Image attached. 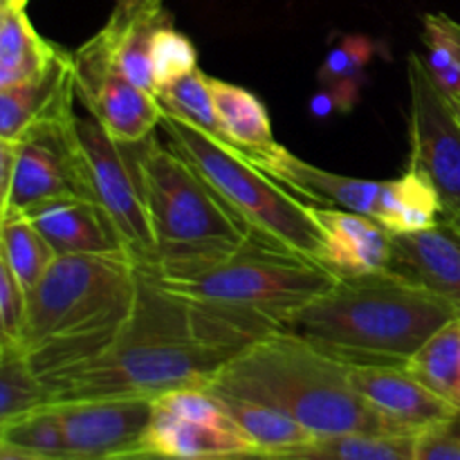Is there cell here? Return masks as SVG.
<instances>
[{
    "label": "cell",
    "instance_id": "6da1fadb",
    "mask_svg": "<svg viewBox=\"0 0 460 460\" xmlns=\"http://www.w3.org/2000/svg\"><path fill=\"white\" fill-rule=\"evenodd\" d=\"M139 270L135 305L115 340L94 358L40 380L52 404L79 400H155L184 386H209L216 373L272 332L196 304Z\"/></svg>",
    "mask_w": 460,
    "mask_h": 460
},
{
    "label": "cell",
    "instance_id": "7a4b0ae2",
    "mask_svg": "<svg viewBox=\"0 0 460 460\" xmlns=\"http://www.w3.org/2000/svg\"><path fill=\"white\" fill-rule=\"evenodd\" d=\"M456 317L452 305L389 270L340 279L296 310L283 331L350 367H407L411 355Z\"/></svg>",
    "mask_w": 460,
    "mask_h": 460
},
{
    "label": "cell",
    "instance_id": "3957f363",
    "mask_svg": "<svg viewBox=\"0 0 460 460\" xmlns=\"http://www.w3.org/2000/svg\"><path fill=\"white\" fill-rule=\"evenodd\" d=\"M139 270L128 256H57L30 292L18 346L40 377L102 353L128 319Z\"/></svg>",
    "mask_w": 460,
    "mask_h": 460
},
{
    "label": "cell",
    "instance_id": "277c9868",
    "mask_svg": "<svg viewBox=\"0 0 460 460\" xmlns=\"http://www.w3.org/2000/svg\"><path fill=\"white\" fill-rule=\"evenodd\" d=\"M209 389L268 404L314 436H395L350 382V364L304 337L272 331L229 359Z\"/></svg>",
    "mask_w": 460,
    "mask_h": 460
},
{
    "label": "cell",
    "instance_id": "5b68a950",
    "mask_svg": "<svg viewBox=\"0 0 460 460\" xmlns=\"http://www.w3.org/2000/svg\"><path fill=\"white\" fill-rule=\"evenodd\" d=\"M148 274L184 299L270 331H283L296 310L340 281L326 265L261 236H254L241 252L218 263L182 272Z\"/></svg>",
    "mask_w": 460,
    "mask_h": 460
},
{
    "label": "cell",
    "instance_id": "8992f818",
    "mask_svg": "<svg viewBox=\"0 0 460 460\" xmlns=\"http://www.w3.org/2000/svg\"><path fill=\"white\" fill-rule=\"evenodd\" d=\"M139 162L155 238V265L148 272H182L218 263L256 236L196 169L169 144L157 142L155 135L142 142Z\"/></svg>",
    "mask_w": 460,
    "mask_h": 460
},
{
    "label": "cell",
    "instance_id": "52a82bcc",
    "mask_svg": "<svg viewBox=\"0 0 460 460\" xmlns=\"http://www.w3.org/2000/svg\"><path fill=\"white\" fill-rule=\"evenodd\" d=\"M160 128L164 130L166 144L196 169L250 232L322 263V232L308 202L299 200L241 151L216 142L166 112Z\"/></svg>",
    "mask_w": 460,
    "mask_h": 460
},
{
    "label": "cell",
    "instance_id": "ba28073f",
    "mask_svg": "<svg viewBox=\"0 0 460 460\" xmlns=\"http://www.w3.org/2000/svg\"><path fill=\"white\" fill-rule=\"evenodd\" d=\"M76 142L84 157L90 200L102 207L137 268L155 265V238L142 180V142L108 135L93 117H76ZM146 142V139H144Z\"/></svg>",
    "mask_w": 460,
    "mask_h": 460
},
{
    "label": "cell",
    "instance_id": "9c48e42d",
    "mask_svg": "<svg viewBox=\"0 0 460 460\" xmlns=\"http://www.w3.org/2000/svg\"><path fill=\"white\" fill-rule=\"evenodd\" d=\"M16 144L12 187L0 200V218L27 216L61 198H90L84 157L76 142V115L30 130Z\"/></svg>",
    "mask_w": 460,
    "mask_h": 460
},
{
    "label": "cell",
    "instance_id": "30bf717a",
    "mask_svg": "<svg viewBox=\"0 0 460 460\" xmlns=\"http://www.w3.org/2000/svg\"><path fill=\"white\" fill-rule=\"evenodd\" d=\"M409 164L429 178L443 202L445 218L460 211V119L454 99L436 85L425 58L409 54Z\"/></svg>",
    "mask_w": 460,
    "mask_h": 460
},
{
    "label": "cell",
    "instance_id": "8fae6325",
    "mask_svg": "<svg viewBox=\"0 0 460 460\" xmlns=\"http://www.w3.org/2000/svg\"><path fill=\"white\" fill-rule=\"evenodd\" d=\"M72 58L76 102L84 103L108 135L126 144H139L155 135L164 117L160 99L126 79L112 61L102 31L75 49Z\"/></svg>",
    "mask_w": 460,
    "mask_h": 460
},
{
    "label": "cell",
    "instance_id": "7c38bea8",
    "mask_svg": "<svg viewBox=\"0 0 460 460\" xmlns=\"http://www.w3.org/2000/svg\"><path fill=\"white\" fill-rule=\"evenodd\" d=\"M66 436L67 460H111L142 449L153 400L112 398L54 404Z\"/></svg>",
    "mask_w": 460,
    "mask_h": 460
},
{
    "label": "cell",
    "instance_id": "4fadbf2b",
    "mask_svg": "<svg viewBox=\"0 0 460 460\" xmlns=\"http://www.w3.org/2000/svg\"><path fill=\"white\" fill-rule=\"evenodd\" d=\"M350 382L359 398L389 425L395 436L416 438L422 431L449 420L460 411L416 380L407 367H350Z\"/></svg>",
    "mask_w": 460,
    "mask_h": 460
},
{
    "label": "cell",
    "instance_id": "5bb4252c",
    "mask_svg": "<svg viewBox=\"0 0 460 460\" xmlns=\"http://www.w3.org/2000/svg\"><path fill=\"white\" fill-rule=\"evenodd\" d=\"M75 102V58L61 49L34 79L0 88V142H18L39 126L72 119Z\"/></svg>",
    "mask_w": 460,
    "mask_h": 460
},
{
    "label": "cell",
    "instance_id": "9a60e30c",
    "mask_svg": "<svg viewBox=\"0 0 460 460\" xmlns=\"http://www.w3.org/2000/svg\"><path fill=\"white\" fill-rule=\"evenodd\" d=\"M314 223L322 232V263L346 277L389 272L391 232L371 216L340 207L310 205Z\"/></svg>",
    "mask_w": 460,
    "mask_h": 460
},
{
    "label": "cell",
    "instance_id": "2e32d148",
    "mask_svg": "<svg viewBox=\"0 0 460 460\" xmlns=\"http://www.w3.org/2000/svg\"><path fill=\"white\" fill-rule=\"evenodd\" d=\"M391 272L460 314V232L449 218L413 234H391Z\"/></svg>",
    "mask_w": 460,
    "mask_h": 460
},
{
    "label": "cell",
    "instance_id": "e0dca14e",
    "mask_svg": "<svg viewBox=\"0 0 460 460\" xmlns=\"http://www.w3.org/2000/svg\"><path fill=\"white\" fill-rule=\"evenodd\" d=\"M252 162L265 173L272 175L274 180H279L283 187L308 198L314 205L340 207V209L358 211V214L376 218L385 182L331 173V171L319 169L310 162H304L281 144H277L272 151Z\"/></svg>",
    "mask_w": 460,
    "mask_h": 460
},
{
    "label": "cell",
    "instance_id": "ac0fdd59",
    "mask_svg": "<svg viewBox=\"0 0 460 460\" xmlns=\"http://www.w3.org/2000/svg\"><path fill=\"white\" fill-rule=\"evenodd\" d=\"M27 218L40 229L57 256H128L124 241L102 207L90 198L70 196L39 207ZM135 263V261H133Z\"/></svg>",
    "mask_w": 460,
    "mask_h": 460
},
{
    "label": "cell",
    "instance_id": "d6986e66",
    "mask_svg": "<svg viewBox=\"0 0 460 460\" xmlns=\"http://www.w3.org/2000/svg\"><path fill=\"white\" fill-rule=\"evenodd\" d=\"M142 449L173 454V456H238L259 449L238 427H216L207 422L173 416L153 402V416L144 434Z\"/></svg>",
    "mask_w": 460,
    "mask_h": 460
},
{
    "label": "cell",
    "instance_id": "ffe728a7",
    "mask_svg": "<svg viewBox=\"0 0 460 460\" xmlns=\"http://www.w3.org/2000/svg\"><path fill=\"white\" fill-rule=\"evenodd\" d=\"M166 22H173V16L162 7L137 9V12H115L111 13L102 34L111 49L112 61L117 63L126 79L133 81L142 90L155 94V76H153L151 45L153 36Z\"/></svg>",
    "mask_w": 460,
    "mask_h": 460
},
{
    "label": "cell",
    "instance_id": "44dd1931",
    "mask_svg": "<svg viewBox=\"0 0 460 460\" xmlns=\"http://www.w3.org/2000/svg\"><path fill=\"white\" fill-rule=\"evenodd\" d=\"M209 84L229 144L250 160L272 151L279 142L274 139L272 121H270L265 103L243 85L229 84L216 76H209Z\"/></svg>",
    "mask_w": 460,
    "mask_h": 460
},
{
    "label": "cell",
    "instance_id": "7402d4cb",
    "mask_svg": "<svg viewBox=\"0 0 460 460\" xmlns=\"http://www.w3.org/2000/svg\"><path fill=\"white\" fill-rule=\"evenodd\" d=\"M445 218L438 191L422 171L409 164L400 178L385 182L376 220L391 234H413L434 227Z\"/></svg>",
    "mask_w": 460,
    "mask_h": 460
},
{
    "label": "cell",
    "instance_id": "603a6c76",
    "mask_svg": "<svg viewBox=\"0 0 460 460\" xmlns=\"http://www.w3.org/2000/svg\"><path fill=\"white\" fill-rule=\"evenodd\" d=\"M61 49L36 31L25 7L0 9V88L34 79Z\"/></svg>",
    "mask_w": 460,
    "mask_h": 460
},
{
    "label": "cell",
    "instance_id": "cb8c5ba5",
    "mask_svg": "<svg viewBox=\"0 0 460 460\" xmlns=\"http://www.w3.org/2000/svg\"><path fill=\"white\" fill-rule=\"evenodd\" d=\"M214 394L220 398V402H223L225 411L229 413L234 425L252 440V445L259 452L281 454L319 438L313 431L305 429L304 425H299L295 418L279 411V409L254 402V400L238 398V395L220 394V391H214Z\"/></svg>",
    "mask_w": 460,
    "mask_h": 460
},
{
    "label": "cell",
    "instance_id": "d4e9b609",
    "mask_svg": "<svg viewBox=\"0 0 460 460\" xmlns=\"http://www.w3.org/2000/svg\"><path fill=\"white\" fill-rule=\"evenodd\" d=\"M411 436L337 434L319 436L296 449L272 454V460H416Z\"/></svg>",
    "mask_w": 460,
    "mask_h": 460
},
{
    "label": "cell",
    "instance_id": "484cf974",
    "mask_svg": "<svg viewBox=\"0 0 460 460\" xmlns=\"http://www.w3.org/2000/svg\"><path fill=\"white\" fill-rule=\"evenodd\" d=\"M427 389L460 409V317L434 332L407 362Z\"/></svg>",
    "mask_w": 460,
    "mask_h": 460
},
{
    "label": "cell",
    "instance_id": "4316f807",
    "mask_svg": "<svg viewBox=\"0 0 460 460\" xmlns=\"http://www.w3.org/2000/svg\"><path fill=\"white\" fill-rule=\"evenodd\" d=\"M373 57H376V43L362 34H350L344 36L323 58L317 79L337 111L350 112L359 102L364 75Z\"/></svg>",
    "mask_w": 460,
    "mask_h": 460
},
{
    "label": "cell",
    "instance_id": "83f0119b",
    "mask_svg": "<svg viewBox=\"0 0 460 460\" xmlns=\"http://www.w3.org/2000/svg\"><path fill=\"white\" fill-rule=\"evenodd\" d=\"M54 261L57 252L27 216L0 218V263L12 270L27 292L39 286Z\"/></svg>",
    "mask_w": 460,
    "mask_h": 460
},
{
    "label": "cell",
    "instance_id": "f1b7e54d",
    "mask_svg": "<svg viewBox=\"0 0 460 460\" xmlns=\"http://www.w3.org/2000/svg\"><path fill=\"white\" fill-rule=\"evenodd\" d=\"M49 404L52 395L25 350L12 341H0V425Z\"/></svg>",
    "mask_w": 460,
    "mask_h": 460
},
{
    "label": "cell",
    "instance_id": "f546056e",
    "mask_svg": "<svg viewBox=\"0 0 460 460\" xmlns=\"http://www.w3.org/2000/svg\"><path fill=\"white\" fill-rule=\"evenodd\" d=\"M157 99H160L166 115L193 126V128H198L200 133L214 137L216 142H223L227 144V146H232L223 124H220L218 111H216L209 76H207L200 67H198L196 72H191V75L180 76L173 84L157 90Z\"/></svg>",
    "mask_w": 460,
    "mask_h": 460
},
{
    "label": "cell",
    "instance_id": "4dcf8cb0",
    "mask_svg": "<svg viewBox=\"0 0 460 460\" xmlns=\"http://www.w3.org/2000/svg\"><path fill=\"white\" fill-rule=\"evenodd\" d=\"M0 440L67 460L66 436H63L61 418L54 404L27 413L7 425H0Z\"/></svg>",
    "mask_w": 460,
    "mask_h": 460
},
{
    "label": "cell",
    "instance_id": "1f68e13d",
    "mask_svg": "<svg viewBox=\"0 0 460 460\" xmlns=\"http://www.w3.org/2000/svg\"><path fill=\"white\" fill-rule=\"evenodd\" d=\"M151 63L155 88L162 90L164 85L180 79V76L191 75V72L198 70V49L187 34L175 30L173 22H166L153 36Z\"/></svg>",
    "mask_w": 460,
    "mask_h": 460
},
{
    "label": "cell",
    "instance_id": "d6a6232c",
    "mask_svg": "<svg viewBox=\"0 0 460 460\" xmlns=\"http://www.w3.org/2000/svg\"><path fill=\"white\" fill-rule=\"evenodd\" d=\"M425 22V30H422V40H425L427 48V58L425 66L427 70L434 76L436 85L447 94L454 102H460V58L454 52L452 43H449L447 36L443 34L436 21L431 18V13H427L422 18Z\"/></svg>",
    "mask_w": 460,
    "mask_h": 460
},
{
    "label": "cell",
    "instance_id": "836d02e7",
    "mask_svg": "<svg viewBox=\"0 0 460 460\" xmlns=\"http://www.w3.org/2000/svg\"><path fill=\"white\" fill-rule=\"evenodd\" d=\"M30 310V292L21 286L12 270L0 263V341L18 344Z\"/></svg>",
    "mask_w": 460,
    "mask_h": 460
},
{
    "label": "cell",
    "instance_id": "e575fe53",
    "mask_svg": "<svg viewBox=\"0 0 460 460\" xmlns=\"http://www.w3.org/2000/svg\"><path fill=\"white\" fill-rule=\"evenodd\" d=\"M416 460H460V411L413 440Z\"/></svg>",
    "mask_w": 460,
    "mask_h": 460
},
{
    "label": "cell",
    "instance_id": "d590c367",
    "mask_svg": "<svg viewBox=\"0 0 460 460\" xmlns=\"http://www.w3.org/2000/svg\"><path fill=\"white\" fill-rule=\"evenodd\" d=\"M111 460H272V454L265 452H252V454H238V456H211V458H193V456H173V454L151 452V449H137V452L121 454Z\"/></svg>",
    "mask_w": 460,
    "mask_h": 460
},
{
    "label": "cell",
    "instance_id": "8d00e7d4",
    "mask_svg": "<svg viewBox=\"0 0 460 460\" xmlns=\"http://www.w3.org/2000/svg\"><path fill=\"white\" fill-rule=\"evenodd\" d=\"M0 460H63L58 456H49V454L34 452V449L18 447V445L0 440Z\"/></svg>",
    "mask_w": 460,
    "mask_h": 460
},
{
    "label": "cell",
    "instance_id": "74e56055",
    "mask_svg": "<svg viewBox=\"0 0 460 460\" xmlns=\"http://www.w3.org/2000/svg\"><path fill=\"white\" fill-rule=\"evenodd\" d=\"M431 18H434L436 25L443 30V34L447 36L449 43H452V48H454V52H456L460 58V22L454 21V18H449L447 13H431Z\"/></svg>",
    "mask_w": 460,
    "mask_h": 460
},
{
    "label": "cell",
    "instance_id": "f35d334b",
    "mask_svg": "<svg viewBox=\"0 0 460 460\" xmlns=\"http://www.w3.org/2000/svg\"><path fill=\"white\" fill-rule=\"evenodd\" d=\"M164 0H115V9L119 12H137V9L162 7Z\"/></svg>",
    "mask_w": 460,
    "mask_h": 460
},
{
    "label": "cell",
    "instance_id": "ab89813d",
    "mask_svg": "<svg viewBox=\"0 0 460 460\" xmlns=\"http://www.w3.org/2000/svg\"><path fill=\"white\" fill-rule=\"evenodd\" d=\"M27 3H30V0H9V3L3 4V7H27Z\"/></svg>",
    "mask_w": 460,
    "mask_h": 460
},
{
    "label": "cell",
    "instance_id": "60d3db41",
    "mask_svg": "<svg viewBox=\"0 0 460 460\" xmlns=\"http://www.w3.org/2000/svg\"><path fill=\"white\" fill-rule=\"evenodd\" d=\"M449 220H452V223H454V227H456L458 232H460V211H458L456 216H452V218H449Z\"/></svg>",
    "mask_w": 460,
    "mask_h": 460
},
{
    "label": "cell",
    "instance_id": "b9f144b4",
    "mask_svg": "<svg viewBox=\"0 0 460 460\" xmlns=\"http://www.w3.org/2000/svg\"><path fill=\"white\" fill-rule=\"evenodd\" d=\"M454 106H456V112H458V119H460V102H454Z\"/></svg>",
    "mask_w": 460,
    "mask_h": 460
}]
</instances>
